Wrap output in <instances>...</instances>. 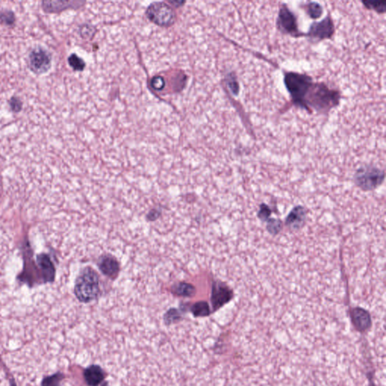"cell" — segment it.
Instances as JSON below:
<instances>
[{"label":"cell","instance_id":"19","mask_svg":"<svg viewBox=\"0 0 386 386\" xmlns=\"http://www.w3.org/2000/svg\"><path fill=\"white\" fill-rule=\"evenodd\" d=\"M0 20L2 23H5V25H12L14 24V21H15V17H14L13 12L10 11H2L0 14Z\"/></svg>","mask_w":386,"mask_h":386},{"label":"cell","instance_id":"20","mask_svg":"<svg viewBox=\"0 0 386 386\" xmlns=\"http://www.w3.org/2000/svg\"><path fill=\"white\" fill-rule=\"evenodd\" d=\"M60 380H61L60 374H56L45 379L42 383V386H60Z\"/></svg>","mask_w":386,"mask_h":386},{"label":"cell","instance_id":"15","mask_svg":"<svg viewBox=\"0 0 386 386\" xmlns=\"http://www.w3.org/2000/svg\"><path fill=\"white\" fill-rule=\"evenodd\" d=\"M191 312L195 317H206L210 315V308L206 302L200 301L192 306Z\"/></svg>","mask_w":386,"mask_h":386},{"label":"cell","instance_id":"18","mask_svg":"<svg viewBox=\"0 0 386 386\" xmlns=\"http://www.w3.org/2000/svg\"><path fill=\"white\" fill-rule=\"evenodd\" d=\"M365 6L370 9L375 10L379 13H384L386 11V1L382 2H364Z\"/></svg>","mask_w":386,"mask_h":386},{"label":"cell","instance_id":"21","mask_svg":"<svg viewBox=\"0 0 386 386\" xmlns=\"http://www.w3.org/2000/svg\"><path fill=\"white\" fill-rule=\"evenodd\" d=\"M165 84L166 83H165L164 79L161 76H155L151 81L152 87L154 89L159 90V91L164 88L165 85H166Z\"/></svg>","mask_w":386,"mask_h":386},{"label":"cell","instance_id":"14","mask_svg":"<svg viewBox=\"0 0 386 386\" xmlns=\"http://www.w3.org/2000/svg\"><path fill=\"white\" fill-rule=\"evenodd\" d=\"M172 293L179 297H192L195 294V288L188 283L181 282L172 287Z\"/></svg>","mask_w":386,"mask_h":386},{"label":"cell","instance_id":"10","mask_svg":"<svg viewBox=\"0 0 386 386\" xmlns=\"http://www.w3.org/2000/svg\"><path fill=\"white\" fill-rule=\"evenodd\" d=\"M351 316L354 326L360 332H365L371 328V315L365 309L356 308L352 310Z\"/></svg>","mask_w":386,"mask_h":386},{"label":"cell","instance_id":"11","mask_svg":"<svg viewBox=\"0 0 386 386\" xmlns=\"http://www.w3.org/2000/svg\"><path fill=\"white\" fill-rule=\"evenodd\" d=\"M98 266L101 272L110 278H116L119 274V263L115 257L110 255H104L101 256L98 263Z\"/></svg>","mask_w":386,"mask_h":386},{"label":"cell","instance_id":"2","mask_svg":"<svg viewBox=\"0 0 386 386\" xmlns=\"http://www.w3.org/2000/svg\"><path fill=\"white\" fill-rule=\"evenodd\" d=\"M75 295L82 303H90L99 295V277L91 267L85 268L75 284Z\"/></svg>","mask_w":386,"mask_h":386},{"label":"cell","instance_id":"16","mask_svg":"<svg viewBox=\"0 0 386 386\" xmlns=\"http://www.w3.org/2000/svg\"><path fill=\"white\" fill-rule=\"evenodd\" d=\"M307 13L312 18L318 19L323 14V8L317 2H311L307 5Z\"/></svg>","mask_w":386,"mask_h":386},{"label":"cell","instance_id":"9","mask_svg":"<svg viewBox=\"0 0 386 386\" xmlns=\"http://www.w3.org/2000/svg\"><path fill=\"white\" fill-rule=\"evenodd\" d=\"M232 297V292L229 287L220 283H215L212 288L211 303L213 310H217L229 303Z\"/></svg>","mask_w":386,"mask_h":386},{"label":"cell","instance_id":"17","mask_svg":"<svg viewBox=\"0 0 386 386\" xmlns=\"http://www.w3.org/2000/svg\"><path fill=\"white\" fill-rule=\"evenodd\" d=\"M69 63L71 66L72 68L74 69L75 70L77 71H82L85 67V63L83 61L82 59L78 57L76 54H73L70 56L68 59Z\"/></svg>","mask_w":386,"mask_h":386},{"label":"cell","instance_id":"1","mask_svg":"<svg viewBox=\"0 0 386 386\" xmlns=\"http://www.w3.org/2000/svg\"><path fill=\"white\" fill-rule=\"evenodd\" d=\"M340 101L338 91L329 89L323 84H312L305 100V105L313 107L317 111L326 112L336 107Z\"/></svg>","mask_w":386,"mask_h":386},{"label":"cell","instance_id":"13","mask_svg":"<svg viewBox=\"0 0 386 386\" xmlns=\"http://www.w3.org/2000/svg\"><path fill=\"white\" fill-rule=\"evenodd\" d=\"M306 211L303 207L294 208L287 218V224L292 229H299L306 220Z\"/></svg>","mask_w":386,"mask_h":386},{"label":"cell","instance_id":"5","mask_svg":"<svg viewBox=\"0 0 386 386\" xmlns=\"http://www.w3.org/2000/svg\"><path fill=\"white\" fill-rule=\"evenodd\" d=\"M384 181V173L374 167L362 168L356 175V183L365 190H374Z\"/></svg>","mask_w":386,"mask_h":386},{"label":"cell","instance_id":"3","mask_svg":"<svg viewBox=\"0 0 386 386\" xmlns=\"http://www.w3.org/2000/svg\"><path fill=\"white\" fill-rule=\"evenodd\" d=\"M284 84L294 102L306 108L305 100L312 86V79L306 75L291 72L284 75Z\"/></svg>","mask_w":386,"mask_h":386},{"label":"cell","instance_id":"23","mask_svg":"<svg viewBox=\"0 0 386 386\" xmlns=\"http://www.w3.org/2000/svg\"><path fill=\"white\" fill-rule=\"evenodd\" d=\"M229 88L232 90V91L234 94H238V83H237L236 81H235V79H232L229 81Z\"/></svg>","mask_w":386,"mask_h":386},{"label":"cell","instance_id":"8","mask_svg":"<svg viewBox=\"0 0 386 386\" xmlns=\"http://www.w3.org/2000/svg\"><path fill=\"white\" fill-rule=\"evenodd\" d=\"M334 33V26L330 17L318 23H312L309 29V36L314 39H325L331 38Z\"/></svg>","mask_w":386,"mask_h":386},{"label":"cell","instance_id":"7","mask_svg":"<svg viewBox=\"0 0 386 386\" xmlns=\"http://www.w3.org/2000/svg\"><path fill=\"white\" fill-rule=\"evenodd\" d=\"M278 25L284 33L293 36H298L299 29L297 18L294 13L289 10L286 5H283L278 14Z\"/></svg>","mask_w":386,"mask_h":386},{"label":"cell","instance_id":"12","mask_svg":"<svg viewBox=\"0 0 386 386\" xmlns=\"http://www.w3.org/2000/svg\"><path fill=\"white\" fill-rule=\"evenodd\" d=\"M84 377L88 386H98L104 380V371L98 365H92L85 370Z\"/></svg>","mask_w":386,"mask_h":386},{"label":"cell","instance_id":"4","mask_svg":"<svg viewBox=\"0 0 386 386\" xmlns=\"http://www.w3.org/2000/svg\"><path fill=\"white\" fill-rule=\"evenodd\" d=\"M147 15L153 23L162 26H171L175 20L173 9L165 2L152 3L147 8Z\"/></svg>","mask_w":386,"mask_h":386},{"label":"cell","instance_id":"6","mask_svg":"<svg viewBox=\"0 0 386 386\" xmlns=\"http://www.w3.org/2000/svg\"><path fill=\"white\" fill-rule=\"evenodd\" d=\"M28 63L29 68L33 73L36 74L46 73L51 67V54L40 47L34 48L29 53Z\"/></svg>","mask_w":386,"mask_h":386},{"label":"cell","instance_id":"22","mask_svg":"<svg viewBox=\"0 0 386 386\" xmlns=\"http://www.w3.org/2000/svg\"><path fill=\"white\" fill-rule=\"evenodd\" d=\"M10 107H11V110L12 111L17 113V112L20 111L22 108V103L18 98H12L10 100L9 103Z\"/></svg>","mask_w":386,"mask_h":386}]
</instances>
